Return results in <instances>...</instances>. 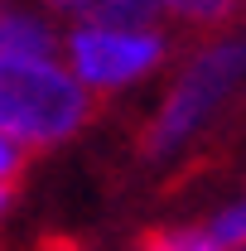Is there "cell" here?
Here are the masks:
<instances>
[{
  "label": "cell",
  "mask_w": 246,
  "mask_h": 251,
  "mask_svg": "<svg viewBox=\"0 0 246 251\" xmlns=\"http://www.w3.org/2000/svg\"><path fill=\"white\" fill-rule=\"evenodd\" d=\"M97 111L101 101L53 58L0 53V130L25 155L73 140Z\"/></svg>",
  "instance_id": "cell-1"
},
{
  "label": "cell",
  "mask_w": 246,
  "mask_h": 251,
  "mask_svg": "<svg viewBox=\"0 0 246 251\" xmlns=\"http://www.w3.org/2000/svg\"><path fill=\"white\" fill-rule=\"evenodd\" d=\"M237 77H242V49H237V44H208L198 58L184 63V73H179V82L169 87L164 106L140 126L135 150L145 159L169 155L184 135H193V126L203 121L208 111H217V101L237 87Z\"/></svg>",
  "instance_id": "cell-2"
},
{
  "label": "cell",
  "mask_w": 246,
  "mask_h": 251,
  "mask_svg": "<svg viewBox=\"0 0 246 251\" xmlns=\"http://www.w3.org/2000/svg\"><path fill=\"white\" fill-rule=\"evenodd\" d=\"M68 53H73V68L82 73L87 87L111 92V87H125V82L145 77L154 63L164 58V39H159V34H130V29H97V25H82V29L68 39Z\"/></svg>",
  "instance_id": "cell-3"
},
{
  "label": "cell",
  "mask_w": 246,
  "mask_h": 251,
  "mask_svg": "<svg viewBox=\"0 0 246 251\" xmlns=\"http://www.w3.org/2000/svg\"><path fill=\"white\" fill-rule=\"evenodd\" d=\"M53 15H73L97 29H130V34H154L164 20L159 0H44Z\"/></svg>",
  "instance_id": "cell-4"
},
{
  "label": "cell",
  "mask_w": 246,
  "mask_h": 251,
  "mask_svg": "<svg viewBox=\"0 0 246 251\" xmlns=\"http://www.w3.org/2000/svg\"><path fill=\"white\" fill-rule=\"evenodd\" d=\"M179 25H188L193 34H222L242 20L246 0H159Z\"/></svg>",
  "instance_id": "cell-5"
},
{
  "label": "cell",
  "mask_w": 246,
  "mask_h": 251,
  "mask_svg": "<svg viewBox=\"0 0 246 251\" xmlns=\"http://www.w3.org/2000/svg\"><path fill=\"white\" fill-rule=\"evenodd\" d=\"M0 53H20V58H53L58 39L29 15H0Z\"/></svg>",
  "instance_id": "cell-6"
},
{
  "label": "cell",
  "mask_w": 246,
  "mask_h": 251,
  "mask_svg": "<svg viewBox=\"0 0 246 251\" xmlns=\"http://www.w3.org/2000/svg\"><path fill=\"white\" fill-rule=\"evenodd\" d=\"M135 251H222L208 237V232H198V227H179V232H169V227H150L145 237H140V247Z\"/></svg>",
  "instance_id": "cell-7"
},
{
  "label": "cell",
  "mask_w": 246,
  "mask_h": 251,
  "mask_svg": "<svg viewBox=\"0 0 246 251\" xmlns=\"http://www.w3.org/2000/svg\"><path fill=\"white\" fill-rule=\"evenodd\" d=\"M208 237H213L222 251H242V247H246V203H242V208L217 213L213 227H208Z\"/></svg>",
  "instance_id": "cell-8"
},
{
  "label": "cell",
  "mask_w": 246,
  "mask_h": 251,
  "mask_svg": "<svg viewBox=\"0 0 246 251\" xmlns=\"http://www.w3.org/2000/svg\"><path fill=\"white\" fill-rule=\"evenodd\" d=\"M20 174H25V150L0 130V188H10V193H15V179H20Z\"/></svg>",
  "instance_id": "cell-9"
},
{
  "label": "cell",
  "mask_w": 246,
  "mask_h": 251,
  "mask_svg": "<svg viewBox=\"0 0 246 251\" xmlns=\"http://www.w3.org/2000/svg\"><path fill=\"white\" fill-rule=\"evenodd\" d=\"M34 251H82V247H77V242H68V237H44Z\"/></svg>",
  "instance_id": "cell-10"
},
{
  "label": "cell",
  "mask_w": 246,
  "mask_h": 251,
  "mask_svg": "<svg viewBox=\"0 0 246 251\" xmlns=\"http://www.w3.org/2000/svg\"><path fill=\"white\" fill-rule=\"evenodd\" d=\"M5 198H10V188H0V208H5Z\"/></svg>",
  "instance_id": "cell-11"
}]
</instances>
